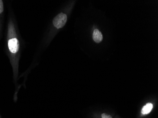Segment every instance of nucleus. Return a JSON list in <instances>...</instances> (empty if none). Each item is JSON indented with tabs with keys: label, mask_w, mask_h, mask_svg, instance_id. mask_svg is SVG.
<instances>
[{
	"label": "nucleus",
	"mask_w": 158,
	"mask_h": 118,
	"mask_svg": "<svg viewBox=\"0 0 158 118\" xmlns=\"http://www.w3.org/2000/svg\"><path fill=\"white\" fill-rule=\"evenodd\" d=\"M152 108H153V105L152 103H147L146 105L145 106H143L142 108V114H149L152 110Z\"/></svg>",
	"instance_id": "nucleus-5"
},
{
	"label": "nucleus",
	"mask_w": 158,
	"mask_h": 118,
	"mask_svg": "<svg viewBox=\"0 0 158 118\" xmlns=\"http://www.w3.org/2000/svg\"><path fill=\"white\" fill-rule=\"evenodd\" d=\"M102 118H112L111 115H108L106 114H103L101 115Z\"/></svg>",
	"instance_id": "nucleus-6"
},
{
	"label": "nucleus",
	"mask_w": 158,
	"mask_h": 118,
	"mask_svg": "<svg viewBox=\"0 0 158 118\" xmlns=\"http://www.w3.org/2000/svg\"><path fill=\"white\" fill-rule=\"evenodd\" d=\"M21 35L16 18L10 13L7 23L6 36V50L13 68L14 81L17 85L18 79L19 60L22 52Z\"/></svg>",
	"instance_id": "nucleus-1"
},
{
	"label": "nucleus",
	"mask_w": 158,
	"mask_h": 118,
	"mask_svg": "<svg viewBox=\"0 0 158 118\" xmlns=\"http://www.w3.org/2000/svg\"><path fill=\"white\" fill-rule=\"evenodd\" d=\"M92 37L94 41L97 43H99L103 39L102 34L98 29H95L94 30Z\"/></svg>",
	"instance_id": "nucleus-4"
},
{
	"label": "nucleus",
	"mask_w": 158,
	"mask_h": 118,
	"mask_svg": "<svg viewBox=\"0 0 158 118\" xmlns=\"http://www.w3.org/2000/svg\"><path fill=\"white\" fill-rule=\"evenodd\" d=\"M67 21V16L66 14L61 13L55 17L53 20V27L57 29L63 28L66 24Z\"/></svg>",
	"instance_id": "nucleus-2"
},
{
	"label": "nucleus",
	"mask_w": 158,
	"mask_h": 118,
	"mask_svg": "<svg viewBox=\"0 0 158 118\" xmlns=\"http://www.w3.org/2000/svg\"><path fill=\"white\" fill-rule=\"evenodd\" d=\"M0 118H1V117H0Z\"/></svg>",
	"instance_id": "nucleus-7"
},
{
	"label": "nucleus",
	"mask_w": 158,
	"mask_h": 118,
	"mask_svg": "<svg viewBox=\"0 0 158 118\" xmlns=\"http://www.w3.org/2000/svg\"><path fill=\"white\" fill-rule=\"evenodd\" d=\"M4 2L2 0H0V41L2 38V30L4 22Z\"/></svg>",
	"instance_id": "nucleus-3"
}]
</instances>
